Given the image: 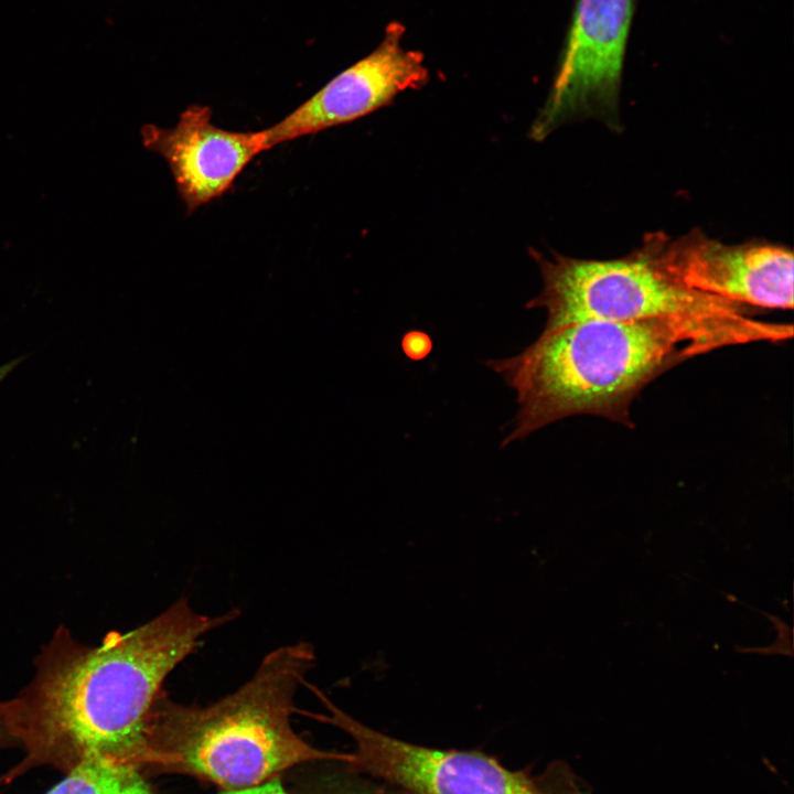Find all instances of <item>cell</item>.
<instances>
[{
	"instance_id": "obj_1",
	"label": "cell",
	"mask_w": 794,
	"mask_h": 794,
	"mask_svg": "<svg viewBox=\"0 0 794 794\" xmlns=\"http://www.w3.org/2000/svg\"><path fill=\"white\" fill-rule=\"evenodd\" d=\"M238 615L196 612L185 598L128 632L97 645L58 626L34 659L32 680L0 701V747L19 745L30 768L64 773L92 759L139 766L151 708L170 673L202 637Z\"/></svg>"
},
{
	"instance_id": "obj_8",
	"label": "cell",
	"mask_w": 794,
	"mask_h": 794,
	"mask_svg": "<svg viewBox=\"0 0 794 794\" xmlns=\"http://www.w3.org/2000/svg\"><path fill=\"white\" fill-rule=\"evenodd\" d=\"M403 28L388 26L380 44L282 120L266 129L268 147L348 124L421 87L429 77L421 53L401 44Z\"/></svg>"
},
{
	"instance_id": "obj_6",
	"label": "cell",
	"mask_w": 794,
	"mask_h": 794,
	"mask_svg": "<svg viewBox=\"0 0 794 794\" xmlns=\"http://www.w3.org/2000/svg\"><path fill=\"white\" fill-rule=\"evenodd\" d=\"M655 266L686 288L765 309L793 308V255L772 245H727L691 233L662 234L641 248Z\"/></svg>"
},
{
	"instance_id": "obj_13",
	"label": "cell",
	"mask_w": 794,
	"mask_h": 794,
	"mask_svg": "<svg viewBox=\"0 0 794 794\" xmlns=\"http://www.w3.org/2000/svg\"><path fill=\"white\" fill-rule=\"evenodd\" d=\"M26 357V355H22L0 366V382Z\"/></svg>"
},
{
	"instance_id": "obj_4",
	"label": "cell",
	"mask_w": 794,
	"mask_h": 794,
	"mask_svg": "<svg viewBox=\"0 0 794 794\" xmlns=\"http://www.w3.org/2000/svg\"><path fill=\"white\" fill-rule=\"evenodd\" d=\"M539 265L543 289L527 307L546 310L544 330L588 320L667 319L697 328L722 346L793 335L791 324L755 320L745 305L684 287L642 249L610 260L539 257Z\"/></svg>"
},
{
	"instance_id": "obj_2",
	"label": "cell",
	"mask_w": 794,
	"mask_h": 794,
	"mask_svg": "<svg viewBox=\"0 0 794 794\" xmlns=\"http://www.w3.org/2000/svg\"><path fill=\"white\" fill-rule=\"evenodd\" d=\"M313 663L309 643L280 646L243 686L207 706L176 702L162 690L148 718L140 769L187 774L233 791L305 762L348 763L352 754L312 747L291 726L296 691Z\"/></svg>"
},
{
	"instance_id": "obj_7",
	"label": "cell",
	"mask_w": 794,
	"mask_h": 794,
	"mask_svg": "<svg viewBox=\"0 0 794 794\" xmlns=\"http://www.w3.org/2000/svg\"><path fill=\"white\" fill-rule=\"evenodd\" d=\"M633 0H579L564 57L533 133L615 109Z\"/></svg>"
},
{
	"instance_id": "obj_11",
	"label": "cell",
	"mask_w": 794,
	"mask_h": 794,
	"mask_svg": "<svg viewBox=\"0 0 794 794\" xmlns=\"http://www.w3.org/2000/svg\"><path fill=\"white\" fill-rule=\"evenodd\" d=\"M222 794H289L285 787L282 786L281 782L277 779H271L265 783H261L256 786L242 788V790H233V791H225Z\"/></svg>"
},
{
	"instance_id": "obj_3",
	"label": "cell",
	"mask_w": 794,
	"mask_h": 794,
	"mask_svg": "<svg viewBox=\"0 0 794 794\" xmlns=\"http://www.w3.org/2000/svg\"><path fill=\"white\" fill-rule=\"evenodd\" d=\"M718 347L710 334L667 319L588 320L544 330L519 354L487 363L517 393L519 409L503 444L576 415L631 426V403L647 384Z\"/></svg>"
},
{
	"instance_id": "obj_10",
	"label": "cell",
	"mask_w": 794,
	"mask_h": 794,
	"mask_svg": "<svg viewBox=\"0 0 794 794\" xmlns=\"http://www.w3.org/2000/svg\"><path fill=\"white\" fill-rule=\"evenodd\" d=\"M45 794H155L141 769L110 759L84 761Z\"/></svg>"
},
{
	"instance_id": "obj_12",
	"label": "cell",
	"mask_w": 794,
	"mask_h": 794,
	"mask_svg": "<svg viewBox=\"0 0 794 794\" xmlns=\"http://www.w3.org/2000/svg\"><path fill=\"white\" fill-rule=\"evenodd\" d=\"M418 341L415 342L412 334L409 333L404 337L403 346L405 352L412 358L423 356L430 348V341L426 334L418 333Z\"/></svg>"
},
{
	"instance_id": "obj_9",
	"label": "cell",
	"mask_w": 794,
	"mask_h": 794,
	"mask_svg": "<svg viewBox=\"0 0 794 794\" xmlns=\"http://www.w3.org/2000/svg\"><path fill=\"white\" fill-rule=\"evenodd\" d=\"M212 118L211 107L191 105L173 127L141 128L143 146L168 163L187 213L222 196L255 157L269 150L266 129L226 130Z\"/></svg>"
},
{
	"instance_id": "obj_5",
	"label": "cell",
	"mask_w": 794,
	"mask_h": 794,
	"mask_svg": "<svg viewBox=\"0 0 794 794\" xmlns=\"http://www.w3.org/2000/svg\"><path fill=\"white\" fill-rule=\"evenodd\" d=\"M310 689L328 715L315 719L345 732L355 744L347 763L406 794H586L566 768L556 775L514 771L480 751L436 749L377 731L339 708L318 687Z\"/></svg>"
}]
</instances>
